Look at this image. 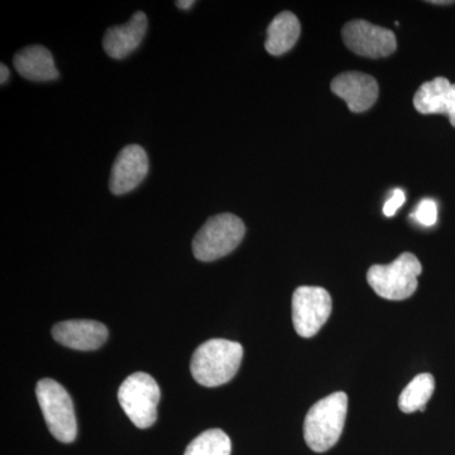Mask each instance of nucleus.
Wrapping results in <instances>:
<instances>
[{
    "label": "nucleus",
    "instance_id": "nucleus-1",
    "mask_svg": "<svg viewBox=\"0 0 455 455\" xmlns=\"http://www.w3.org/2000/svg\"><path fill=\"white\" fill-rule=\"evenodd\" d=\"M243 359V347L236 341L211 339L194 352L190 371L205 387H218L235 379Z\"/></svg>",
    "mask_w": 455,
    "mask_h": 455
},
{
    "label": "nucleus",
    "instance_id": "nucleus-2",
    "mask_svg": "<svg viewBox=\"0 0 455 455\" xmlns=\"http://www.w3.org/2000/svg\"><path fill=\"white\" fill-rule=\"evenodd\" d=\"M348 412V396L335 392L311 407L305 418L304 438L315 453H325L337 444Z\"/></svg>",
    "mask_w": 455,
    "mask_h": 455
},
{
    "label": "nucleus",
    "instance_id": "nucleus-3",
    "mask_svg": "<svg viewBox=\"0 0 455 455\" xmlns=\"http://www.w3.org/2000/svg\"><path fill=\"white\" fill-rule=\"evenodd\" d=\"M423 266L415 254L405 252L390 265H374L368 269V284L386 300H406L418 289Z\"/></svg>",
    "mask_w": 455,
    "mask_h": 455
},
{
    "label": "nucleus",
    "instance_id": "nucleus-4",
    "mask_svg": "<svg viewBox=\"0 0 455 455\" xmlns=\"http://www.w3.org/2000/svg\"><path fill=\"white\" fill-rule=\"evenodd\" d=\"M245 235V226L235 215H215L208 220L197 232L193 241L194 256L202 262L223 259L241 244Z\"/></svg>",
    "mask_w": 455,
    "mask_h": 455
},
{
    "label": "nucleus",
    "instance_id": "nucleus-5",
    "mask_svg": "<svg viewBox=\"0 0 455 455\" xmlns=\"http://www.w3.org/2000/svg\"><path fill=\"white\" fill-rule=\"evenodd\" d=\"M36 395L53 438L61 443H73L77 435V424L68 392L55 379H44L37 383Z\"/></svg>",
    "mask_w": 455,
    "mask_h": 455
},
{
    "label": "nucleus",
    "instance_id": "nucleus-6",
    "mask_svg": "<svg viewBox=\"0 0 455 455\" xmlns=\"http://www.w3.org/2000/svg\"><path fill=\"white\" fill-rule=\"evenodd\" d=\"M160 397L157 382L145 372L131 374L118 391L123 411L139 429H148L156 423Z\"/></svg>",
    "mask_w": 455,
    "mask_h": 455
},
{
    "label": "nucleus",
    "instance_id": "nucleus-7",
    "mask_svg": "<svg viewBox=\"0 0 455 455\" xmlns=\"http://www.w3.org/2000/svg\"><path fill=\"white\" fill-rule=\"evenodd\" d=\"M331 296L323 287H298L292 296V323L296 333L313 338L328 322L331 314Z\"/></svg>",
    "mask_w": 455,
    "mask_h": 455
},
{
    "label": "nucleus",
    "instance_id": "nucleus-8",
    "mask_svg": "<svg viewBox=\"0 0 455 455\" xmlns=\"http://www.w3.org/2000/svg\"><path fill=\"white\" fill-rule=\"evenodd\" d=\"M341 35L346 46L359 56L379 59L390 56L396 51L397 42L394 32L366 20L347 23Z\"/></svg>",
    "mask_w": 455,
    "mask_h": 455
},
{
    "label": "nucleus",
    "instance_id": "nucleus-9",
    "mask_svg": "<svg viewBox=\"0 0 455 455\" xmlns=\"http://www.w3.org/2000/svg\"><path fill=\"white\" fill-rule=\"evenodd\" d=\"M148 173V157L139 145L125 146L114 161L109 188L114 196L134 190Z\"/></svg>",
    "mask_w": 455,
    "mask_h": 455
},
{
    "label": "nucleus",
    "instance_id": "nucleus-10",
    "mask_svg": "<svg viewBox=\"0 0 455 455\" xmlns=\"http://www.w3.org/2000/svg\"><path fill=\"white\" fill-rule=\"evenodd\" d=\"M331 92L346 101L353 113L371 109L379 99V84L371 75L350 71L338 75L331 82Z\"/></svg>",
    "mask_w": 455,
    "mask_h": 455
},
{
    "label": "nucleus",
    "instance_id": "nucleus-11",
    "mask_svg": "<svg viewBox=\"0 0 455 455\" xmlns=\"http://www.w3.org/2000/svg\"><path fill=\"white\" fill-rule=\"evenodd\" d=\"M57 343L75 350H95L108 339L107 326L95 320H66L53 326Z\"/></svg>",
    "mask_w": 455,
    "mask_h": 455
},
{
    "label": "nucleus",
    "instance_id": "nucleus-12",
    "mask_svg": "<svg viewBox=\"0 0 455 455\" xmlns=\"http://www.w3.org/2000/svg\"><path fill=\"white\" fill-rule=\"evenodd\" d=\"M414 107L421 114H445L455 127V84L445 77L424 83L416 92Z\"/></svg>",
    "mask_w": 455,
    "mask_h": 455
},
{
    "label": "nucleus",
    "instance_id": "nucleus-13",
    "mask_svg": "<svg viewBox=\"0 0 455 455\" xmlns=\"http://www.w3.org/2000/svg\"><path fill=\"white\" fill-rule=\"evenodd\" d=\"M147 17L143 12H137L130 22L122 26L110 27L104 36V51L112 59L121 60L139 49L147 32Z\"/></svg>",
    "mask_w": 455,
    "mask_h": 455
},
{
    "label": "nucleus",
    "instance_id": "nucleus-14",
    "mask_svg": "<svg viewBox=\"0 0 455 455\" xmlns=\"http://www.w3.org/2000/svg\"><path fill=\"white\" fill-rule=\"evenodd\" d=\"M13 64L20 76L31 82H52L59 77L53 57L44 46H29L20 51L14 56Z\"/></svg>",
    "mask_w": 455,
    "mask_h": 455
},
{
    "label": "nucleus",
    "instance_id": "nucleus-15",
    "mask_svg": "<svg viewBox=\"0 0 455 455\" xmlns=\"http://www.w3.org/2000/svg\"><path fill=\"white\" fill-rule=\"evenodd\" d=\"M301 26L291 12H283L274 18L267 28L266 51L272 56L289 52L300 37Z\"/></svg>",
    "mask_w": 455,
    "mask_h": 455
},
{
    "label": "nucleus",
    "instance_id": "nucleus-16",
    "mask_svg": "<svg viewBox=\"0 0 455 455\" xmlns=\"http://www.w3.org/2000/svg\"><path fill=\"white\" fill-rule=\"evenodd\" d=\"M434 390H435V379L433 374H418L401 392L398 407L405 414H412L419 410L424 411L425 406L433 396Z\"/></svg>",
    "mask_w": 455,
    "mask_h": 455
},
{
    "label": "nucleus",
    "instance_id": "nucleus-17",
    "mask_svg": "<svg viewBox=\"0 0 455 455\" xmlns=\"http://www.w3.org/2000/svg\"><path fill=\"white\" fill-rule=\"evenodd\" d=\"M232 442L220 429L204 431L188 445L185 455H230Z\"/></svg>",
    "mask_w": 455,
    "mask_h": 455
},
{
    "label": "nucleus",
    "instance_id": "nucleus-18",
    "mask_svg": "<svg viewBox=\"0 0 455 455\" xmlns=\"http://www.w3.org/2000/svg\"><path fill=\"white\" fill-rule=\"evenodd\" d=\"M410 218L424 227L435 226L436 220H438V205L433 199L421 200Z\"/></svg>",
    "mask_w": 455,
    "mask_h": 455
},
{
    "label": "nucleus",
    "instance_id": "nucleus-19",
    "mask_svg": "<svg viewBox=\"0 0 455 455\" xmlns=\"http://www.w3.org/2000/svg\"><path fill=\"white\" fill-rule=\"evenodd\" d=\"M405 199L406 197L403 190H401V188H395L390 199H388L387 202H386L385 206H383V214L388 218L394 217L398 209H400L401 206H403V204L405 203Z\"/></svg>",
    "mask_w": 455,
    "mask_h": 455
},
{
    "label": "nucleus",
    "instance_id": "nucleus-20",
    "mask_svg": "<svg viewBox=\"0 0 455 455\" xmlns=\"http://www.w3.org/2000/svg\"><path fill=\"white\" fill-rule=\"evenodd\" d=\"M194 4H196L194 0H179V2H176V5L180 9H190Z\"/></svg>",
    "mask_w": 455,
    "mask_h": 455
},
{
    "label": "nucleus",
    "instance_id": "nucleus-21",
    "mask_svg": "<svg viewBox=\"0 0 455 455\" xmlns=\"http://www.w3.org/2000/svg\"><path fill=\"white\" fill-rule=\"evenodd\" d=\"M0 71H2V76H0V83L4 84L7 83L9 77V70L7 66L0 65Z\"/></svg>",
    "mask_w": 455,
    "mask_h": 455
},
{
    "label": "nucleus",
    "instance_id": "nucleus-22",
    "mask_svg": "<svg viewBox=\"0 0 455 455\" xmlns=\"http://www.w3.org/2000/svg\"><path fill=\"white\" fill-rule=\"evenodd\" d=\"M433 3V4H451V3L453 2H430Z\"/></svg>",
    "mask_w": 455,
    "mask_h": 455
}]
</instances>
